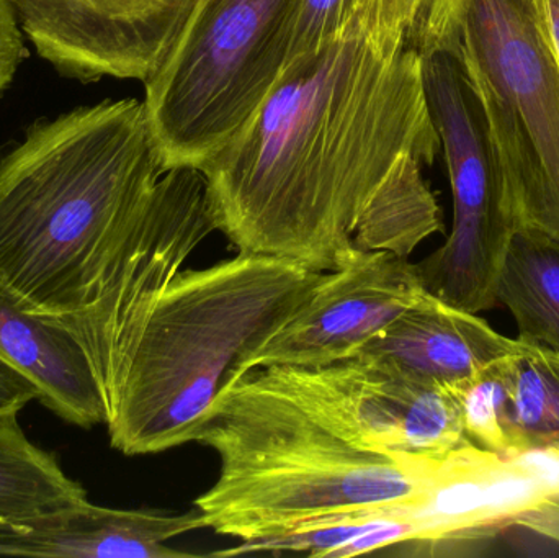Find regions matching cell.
Returning <instances> with one entry per match:
<instances>
[{
  "label": "cell",
  "mask_w": 559,
  "mask_h": 558,
  "mask_svg": "<svg viewBox=\"0 0 559 558\" xmlns=\"http://www.w3.org/2000/svg\"><path fill=\"white\" fill-rule=\"evenodd\" d=\"M442 151L416 49L341 32L285 69L246 127L200 173L216 231L239 252L337 271L358 219L404 156Z\"/></svg>",
  "instance_id": "obj_1"
},
{
  "label": "cell",
  "mask_w": 559,
  "mask_h": 558,
  "mask_svg": "<svg viewBox=\"0 0 559 558\" xmlns=\"http://www.w3.org/2000/svg\"><path fill=\"white\" fill-rule=\"evenodd\" d=\"M163 174L143 100L36 121L0 156V282L33 313H78Z\"/></svg>",
  "instance_id": "obj_2"
},
{
  "label": "cell",
  "mask_w": 559,
  "mask_h": 558,
  "mask_svg": "<svg viewBox=\"0 0 559 558\" xmlns=\"http://www.w3.org/2000/svg\"><path fill=\"white\" fill-rule=\"evenodd\" d=\"M324 274L251 252L180 271L100 380L111 448L146 455L195 442Z\"/></svg>",
  "instance_id": "obj_3"
},
{
  "label": "cell",
  "mask_w": 559,
  "mask_h": 558,
  "mask_svg": "<svg viewBox=\"0 0 559 558\" xmlns=\"http://www.w3.org/2000/svg\"><path fill=\"white\" fill-rule=\"evenodd\" d=\"M195 442L219 455L218 480L195 507L206 530L241 543L413 500L433 461L355 448L312 418L267 367L219 400Z\"/></svg>",
  "instance_id": "obj_4"
},
{
  "label": "cell",
  "mask_w": 559,
  "mask_h": 558,
  "mask_svg": "<svg viewBox=\"0 0 559 558\" xmlns=\"http://www.w3.org/2000/svg\"><path fill=\"white\" fill-rule=\"evenodd\" d=\"M299 0H193L144 110L160 170H202L277 84Z\"/></svg>",
  "instance_id": "obj_5"
},
{
  "label": "cell",
  "mask_w": 559,
  "mask_h": 558,
  "mask_svg": "<svg viewBox=\"0 0 559 558\" xmlns=\"http://www.w3.org/2000/svg\"><path fill=\"white\" fill-rule=\"evenodd\" d=\"M519 233L559 246V68L528 0H473L455 55Z\"/></svg>",
  "instance_id": "obj_6"
},
{
  "label": "cell",
  "mask_w": 559,
  "mask_h": 558,
  "mask_svg": "<svg viewBox=\"0 0 559 558\" xmlns=\"http://www.w3.org/2000/svg\"><path fill=\"white\" fill-rule=\"evenodd\" d=\"M424 79L452 187L453 223L447 241L416 269L427 294L479 313L498 305L499 272L518 223L492 170L475 98L455 56L424 59Z\"/></svg>",
  "instance_id": "obj_7"
},
{
  "label": "cell",
  "mask_w": 559,
  "mask_h": 558,
  "mask_svg": "<svg viewBox=\"0 0 559 558\" xmlns=\"http://www.w3.org/2000/svg\"><path fill=\"white\" fill-rule=\"evenodd\" d=\"M213 231L203 174L166 170L105 264L87 307L55 318L84 347L98 387L154 301Z\"/></svg>",
  "instance_id": "obj_8"
},
{
  "label": "cell",
  "mask_w": 559,
  "mask_h": 558,
  "mask_svg": "<svg viewBox=\"0 0 559 558\" xmlns=\"http://www.w3.org/2000/svg\"><path fill=\"white\" fill-rule=\"evenodd\" d=\"M267 369L312 418L364 451L440 459L469 442L453 387L420 385L358 357Z\"/></svg>",
  "instance_id": "obj_9"
},
{
  "label": "cell",
  "mask_w": 559,
  "mask_h": 558,
  "mask_svg": "<svg viewBox=\"0 0 559 558\" xmlns=\"http://www.w3.org/2000/svg\"><path fill=\"white\" fill-rule=\"evenodd\" d=\"M39 58L81 82H146L193 0H10Z\"/></svg>",
  "instance_id": "obj_10"
},
{
  "label": "cell",
  "mask_w": 559,
  "mask_h": 558,
  "mask_svg": "<svg viewBox=\"0 0 559 558\" xmlns=\"http://www.w3.org/2000/svg\"><path fill=\"white\" fill-rule=\"evenodd\" d=\"M424 294L409 259L357 251L337 271L325 272L306 304L259 354L255 369L352 359Z\"/></svg>",
  "instance_id": "obj_11"
},
{
  "label": "cell",
  "mask_w": 559,
  "mask_h": 558,
  "mask_svg": "<svg viewBox=\"0 0 559 558\" xmlns=\"http://www.w3.org/2000/svg\"><path fill=\"white\" fill-rule=\"evenodd\" d=\"M542 501H547L544 490L521 465L466 442L433 459L426 488L416 498L378 508L368 518L409 524L411 541L468 531L504 533L515 514Z\"/></svg>",
  "instance_id": "obj_12"
},
{
  "label": "cell",
  "mask_w": 559,
  "mask_h": 558,
  "mask_svg": "<svg viewBox=\"0 0 559 558\" xmlns=\"http://www.w3.org/2000/svg\"><path fill=\"white\" fill-rule=\"evenodd\" d=\"M206 530L199 508L187 513L115 510L85 500L26 517L0 518V556L182 558L169 541Z\"/></svg>",
  "instance_id": "obj_13"
},
{
  "label": "cell",
  "mask_w": 559,
  "mask_h": 558,
  "mask_svg": "<svg viewBox=\"0 0 559 558\" xmlns=\"http://www.w3.org/2000/svg\"><path fill=\"white\" fill-rule=\"evenodd\" d=\"M519 347L476 313L426 292L355 357L420 385L456 387Z\"/></svg>",
  "instance_id": "obj_14"
},
{
  "label": "cell",
  "mask_w": 559,
  "mask_h": 558,
  "mask_svg": "<svg viewBox=\"0 0 559 558\" xmlns=\"http://www.w3.org/2000/svg\"><path fill=\"white\" fill-rule=\"evenodd\" d=\"M0 359L32 380L39 402L79 428L107 423V408L91 360L55 318L23 307L0 282Z\"/></svg>",
  "instance_id": "obj_15"
},
{
  "label": "cell",
  "mask_w": 559,
  "mask_h": 558,
  "mask_svg": "<svg viewBox=\"0 0 559 558\" xmlns=\"http://www.w3.org/2000/svg\"><path fill=\"white\" fill-rule=\"evenodd\" d=\"M424 166L414 154L394 166L358 219L355 249L409 259L424 239L442 231L440 206L424 179Z\"/></svg>",
  "instance_id": "obj_16"
},
{
  "label": "cell",
  "mask_w": 559,
  "mask_h": 558,
  "mask_svg": "<svg viewBox=\"0 0 559 558\" xmlns=\"http://www.w3.org/2000/svg\"><path fill=\"white\" fill-rule=\"evenodd\" d=\"M496 300L514 318L519 341L559 353V246L519 233L502 262Z\"/></svg>",
  "instance_id": "obj_17"
},
{
  "label": "cell",
  "mask_w": 559,
  "mask_h": 558,
  "mask_svg": "<svg viewBox=\"0 0 559 558\" xmlns=\"http://www.w3.org/2000/svg\"><path fill=\"white\" fill-rule=\"evenodd\" d=\"M473 0H348L342 26L381 48L416 49L424 59L456 55ZM341 26V28H342Z\"/></svg>",
  "instance_id": "obj_18"
},
{
  "label": "cell",
  "mask_w": 559,
  "mask_h": 558,
  "mask_svg": "<svg viewBox=\"0 0 559 558\" xmlns=\"http://www.w3.org/2000/svg\"><path fill=\"white\" fill-rule=\"evenodd\" d=\"M88 500L51 452L29 441L16 415L0 418V518L26 517Z\"/></svg>",
  "instance_id": "obj_19"
},
{
  "label": "cell",
  "mask_w": 559,
  "mask_h": 558,
  "mask_svg": "<svg viewBox=\"0 0 559 558\" xmlns=\"http://www.w3.org/2000/svg\"><path fill=\"white\" fill-rule=\"evenodd\" d=\"M504 364L511 455L559 446V353L521 341Z\"/></svg>",
  "instance_id": "obj_20"
},
{
  "label": "cell",
  "mask_w": 559,
  "mask_h": 558,
  "mask_svg": "<svg viewBox=\"0 0 559 558\" xmlns=\"http://www.w3.org/2000/svg\"><path fill=\"white\" fill-rule=\"evenodd\" d=\"M506 357L453 387L462 406L463 428L468 441L502 458H508L512 452L508 426Z\"/></svg>",
  "instance_id": "obj_21"
},
{
  "label": "cell",
  "mask_w": 559,
  "mask_h": 558,
  "mask_svg": "<svg viewBox=\"0 0 559 558\" xmlns=\"http://www.w3.org/2000/svg\"><path fill=\"white\" fill-rule=\"evenodd\" d=\"M347 7L348 0H299L283 71L314 58L334 41L341 33Z\"/></svg>",
  "instance_id": "obj_22"
},
{
  "label": "cell",
  "mask_w": 559,
  "mask_h": 558,
  "mask_svg": "<svg viewBox=\"0 0 559 558\" xmlns=\"http://www.w3.org/2000/svg\"><path fill=\"white\" fill-rule=\"evenodd\" d=\"M28 56L25 35L10 0H0V97L12 85L20 66Z\"/></svg>",
  "instance_id": "obj_23"
},
{
  "label": "cell",
  "mask_w": 559,
  "mask_h": 558,
  "mask_svg": "<svg viewBox=\"0 0 559 558\" xmlns=\"http://www.w3.org/2000/svg\"><path fill=\"white\" fill-rule=\"evenodd\" d=\"M508 458L537 480L547 500L559 503V446L528 449Z\"/></svg>",
  "instance_id": "obj_24"
},
{
  "label": "cell",
  "mask_w": 559,
  "mask_h": 558,
  "mask_svg": "<svg viewBox=\"0 0 559 558\" xmlns=\"http://www.w3.org/2000/svg\"><path fill=\"white\" fill-rule=\"evenodd\" d=\"M35 400L39 402V390L35 383L0 359V418L19 415Z\"/></svg>",
  "instance_id": "obj_25"
},
{
  "label": "cell",
  "mask_w": 559,
  "mask_h": 558,
  "mask_svg": "<svg viewBox=\"0 0 559 558\" xmlns=\"http://www.w3.org/2000/svg\"><path fill=\"white\" fill-rule=\"evenodd\" d=\"M509 527L531 531L532 534L551 541L559 546V503L558 501H542L512 518Z\"/></svg>",
  "instance_id": "obj_26"
},
{
  "label": "cell",
  "mask_w": 559,
  "mask_h": 558,
  "mask_svg": "<svg viewBox=\"0 0 559 558\" xmlns=\"http://www.w3.org/2000/svg\"><path fill=\"white\" fill-rule=\"evenodd\" d=\"M538 29L559 68V0H528Z\"/></svg>",
  "instance_id": "obj_27"
}]
</instances>
